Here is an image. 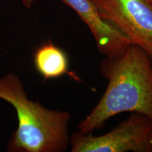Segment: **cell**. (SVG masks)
<instances>
[{
    "label": "cell",
    "mask_w": 152,
    "mask_h": 152,
    "mask_svg": "<svg viewBox=\"0 0 152 152\" xmlns=\"http://www.w3.org/2000/svg\"><path fill=\"white\" fill-rule=\"evenodd\" d=\"M144 1L147 3V4L149 5L152 9V0H144Z\"/></svg>",
    "instance_id": "obj_8"
},
{
    "label": "cell",
    "mask_w": 152,
    "mask_h": 152,
    "mask_svg": "<svg viewBox=\"0 0 152 152\" xmlns=\"http://www.w3.org/2000/svg\"><path fill=\"white\" fill-rule=\"evenodd\" d=\"M100 71L108 85L99 102L77 125L83 134L104 126L123 112L138 113L152 120V58L144 49L131 44L117 58L106 57Z\"/></svg>",
    "instance_id": "obj_1"
},
{
    "label": "cell",
    "mask_w": 152,
    "mask_h": 152,
    "mask_svg": "<svg viewBox=\"0 0 152 152\" xmlns=\"http://www.w3.org/2000/svg\"><path fill=\"white\" fill-rule=\"evenodd\" d=\"M71 152H150L152 151V120L132 113L106 134L74 132L70 137Z\"/></svg>",
    "instance_id": "obj_3"
},
{
    "label": "cell",
    "mask_w": 152,
    "mask_h": 152,
    "mask_svg": "<svg viewBox=\"0 0 152 152\" xmlns=\"http://www.w3.org/2000/svg\"><path fill=\"white\" fill-rule=\"evenodd\" d=\"M37 0H22L23 4L26 8L30 9L32 7V4Z\"/></svg>",
    "instance_id": "obj_7"
},
{
    "label": "cell",
    "mask_w": 152,
    "mask_h": 152,
    "mask_svg": "<svg viewBox=\"0 0 152 152\" xmlns=\"http://www.w3.org/2000/svg\"><path fill=\"white\" fill-rule=\"evenodd\" d=\"M71 7L87 25L94 36L100 54L117 58L125 52L131 41L106 21L91 0H61Z\"/></svg>",
    "instance_id": "obj_5"
},
{
    "label": "cell",
    "mask_w": 152,
    "mask_h": 152,
    "mask_svg": "<svg viewBox=\"0 0 152 152\" xmlns=\"http://www.w3.org/2000/svg\"><path fill=\"white\" fill-rule=\"evenodd\" d=\"M0 98L10 103L17 113L18 126L8 144L9 151L61 152L70 143L71 114L46 109L27 97L17 76L0 79Z\"/></svg>",
    "instance_id": "obj_2"
},
{
    "label": "cell",
    "mask_w": 152,
    "mask_h": 152,
    "mask_svg": "<svg viewBox=\"0 0 152 152\" xmlns=\"http://www.w3.org/2000/svg\"><path fill=\"white\" fill-rule=\"evenodd\" d=\"M33 63L36 71L45 80L61 77L68 72L67 54L50 40L36 49Z\"/></svg>",
    "instance_id": "obj_6"
},
{
    "label": "cell",
    "mask_w": 152,
    "mask_h": 152,
    "mask_svg": "<svg viewBox=\"0 0 152 152\" xmlns=\"http://www.w3.org/2000/svg\"><path fill=\"white\" fill-rule=\"evenodd\" d=\"M102 16L152 58V9L144 0H91Z\"/></svg>",
    "instance_id": "obj_4"
}]
</instances>
